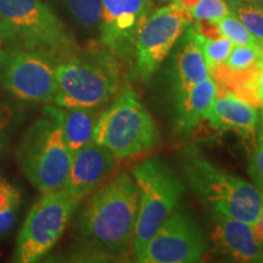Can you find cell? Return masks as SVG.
<instances>
[{"label": "cell", "mask_w": 263, "mask_h": 263, "mask_svg": "<svg viewBox=\"0 0 263 263\" xmlns=\"http://www.w3.org/2000/svg\"><path fill=\"white\" fill-rule=\"evenodd\" d=\"M218 94L217 85L211 77L199 82L188 93L176 100V128L178 136L189 137L195 127L205 118V115Z\"/></svg>", "instance_id": "e0dca14e"}, {"label": "cell", "mask_w": 263, "mask_h": 263, "mask_svg": "<svg viewBox=\"0 0 263 263\" xmlns=\"http://www.w3.org/2000/svg\"><path fill=\"white\" fill-rule=\"evenodd\" d=\"M132 174L139 192V211L132 241L137 257L164 219L176 210L185 185L166 162L157 157L137 164Z\"/></svg>", "instance_id": "52a82bcc"}, {"label": "cell", "mask_w": 263, "mask_h": 263, "mask_svg": "<svg viewBox=\"0 0 263 263\" xmlns=\"http://www.w3.org/2000/svg\"><path fill=\"white\" fill-rule=\"evenodd\" d=\"M80 202L66 189L43 193L20 230L14 262L33 263L44 257L64 234Z\"/></svg>", "instance_id": "ba28073f"}, {"label": "cell", "mask_w": 263, "mask_h": 263, "mask_svg": "<svg viewBox=\"0 0 263 263\" xmlns=\"http://www.w3.org/2000/svg\"><path fill=\"white\" fill-rule=\"evenodd\" d=\"M252 232L255 238L263 244V213L258 217V219L252 224Z\"/></svg>", "instance_id": "83f0119b"}, {"label": "cell", "mask_w": 263, "mask_h": 263, "mask_svg": "<svg viewBox=\"0 0 263 263\" xmlns=\"http://www.w3.org/2000/svg\"><path fill=\"white\" fill-rule=\"evenodd\" d=\"M0 33L15 48L42 52L55 62L73 54L72 37L42 0H0Z\"/></svg>", "instance_id": "3957f363"}, {"label": "cell", "mask_w": 263, "mask_h": 263, "mask_svg": "<svg viewBox=\"0 0 263 263\" xmlns=\"http://www.w3.org/2000/svg\"><path fill=\"white\" fill-rule=\"evenodd\" d=\"M174 2L177 3V4H179L180 6H183V8H185L186 10H192L194 6H195L197 3L200 2V0H174Z\"/></svg>", "instance_id": "f546056e"}, {"label": "cell", "mask_w": 263, "mask_h": 263, "mask_svg": "<svg viewBox=\"0 0 263 263\" xmlns=\"http://www.w3.org/2000/svg\"><path fill=\"white\" fill-rule=\"evenodd\" d=\"M207 77H210L209 68L192 26L184 32V38L174 54L171 68V82L176 100Z\"/></svg>", "instance_id": "2e32d148"}, {"label": "cell", "mask_w": 263, "mask_h": 263, "mask_svg": "<svg viewBox=\"0 0 263 263\" xmlns=\"http://www.w3.org/2000/svg\"><path fill=\"white\" fill-rule=\"evenodd\" d=\"M221 130H233L244 140L254 141L259 126L257 107L246 103L232 93H218L205 118Z\"/></svg>", "instance_id": "5bb4252c"}, {"label": "cell", "mask_w": 263, "mask_h": 263, "mask_svg": "<svg viewBox=\"0 0 263 263\" xmlns=\"http://www.w3.org/2000/svg\"><path fill=\"white\" fill-rule=\"evenodd\" d=\"M182 168L193 193L213 213L252 226L263 213V193L255 184L212 163L195 145L182 153Z\"/></svg>", "instance_id": "7a4b0ae2"}, {"label": "cell", "mask_w": 263, "mask_h": 263, "mask_svg": "<svg viewBox=\"0 0 263 263\" xmlns=\"http://www.w3.org/2000/svg\"><path fill=\"white\" fill-rule=\"evenodd\" d=\"M261 133L263 134V105H262V112H261V128H259Z\"/></svg>", "instance_id": "d6a6232c"}, {"label": "cell", "mask_w": 263, "mask_h": 263, "mask_svg": "<svg viewBox=\"0 0 263 263\" xmlns=\"http://www.w3.org/2000/svg\"><path fill=\"white\" fill-rule=\"evenodd\" d=\"M44 114L55 118L60 124L65 143L71 154L93 140L99 118L95 108H71L49 105L44 108Z\"/></svg>", "instance_id": "ac0fdd59"}, {"label": "cell", "mask_w": 263, "mask_h": 263, "mask_svg": "<svg viewBox=\"0 0 263 263\" xmlns=\"http://www.w3.org/2000/svg\"><path fill=\"white\" fill-rule=\"evenodd\" d=\"M248 31L263 42V8L255 3H242L230 9Z\"/></svg>", "instance_id": "603a6c76"}, {"label": "cell", "mask_w": 263, "mask_h": 263, "mask_svg": "<svg viewBox=\"0 0 263 263\" xmlns=\"http://www.w3.org/2000/svg\"><path fill=\"white\" fill-rule=\"evenodd\" d=\"M261 50H262V57H263V42H262V45H261Z\"/></svg>", "instance_id": "e575fe53"}, {"label": "cell", "mask_w": 263, "mask_h": 263, "mask_svg": "<svg viewBox=\"0 0 263 263\" xmlns=\"http://www.w3.org/2000/svg\"><path fill=\"white\" fill-rule=\"evenodd\" d=\"M139 192L127 172L99 188L82 209L77 232L88 244L108 254H121L133 241Z\"/></svg>", "instance_id": "6da1fadb"}, {"label": "cell", "mask_w": 263, "mask_h": 263, "mask_svg": "<svg viewBox=\"0 0 263 263\" xmlns=\"http://www.w3.org/2000/svg\"><path fill=\"white\" fill-rule=\"evenodd\" d=\"M206 249V240L192 217L172 212L136 258L143 263H194L201 261Z\"/></svg>", "instance_id": "8fae6325"}, {"label": "cell", "mask_w": 263, "mask_h": 263, "mask_svg": "<svg viewBox=\"0 0 263 263\" xmlns=\"http://www.w3.org/2000/svg\"><path fill=\"white\" fill-rule=\"evenodd\" d=\"M226 3H228L230 9L234 8V6H238L240 4H242V3H248V2H251V0H224Z\"/></svg>", "instance_id": "4dcf8cb0"}, {"label": "cell", "mask_w": 263, "mask_h": 263, "mask_svg": "<svg viewBox=\"0 0 263 263\" xmlns=\"http://www.w3.org/2000/svg\"><path fill=\"white\" fill-rule=\"evenodd\" d=\"M249 174L252 182L263 193V134L259 130L255 150L249 161Z\"/></svg>", "instance_id": "484cf974"}, {"label": "cell", "mask_w": 263, "mask_h": 263, "mask_svg": "<svg viewBox=\"0 0 263 263\" xmlns=\"http://www.w3.org/2000/svg\"><path fill=\"white\" fill-rule=\"evenodd\" d=\"M3 146H4V139H3L2 133H0V154H2L3 151Z\"/></svg>", "instance_id": "1f68e13d"}, {"label": "cell", "mask_w": 263, "mask_h": 263, "mask_svg": "<svg viewBox=\"0 0 263 263\" xmlns=\"http://www.w3.org/2000/svg\"><path fill=\"white\" fill-rule=\"evenodd\" d=\"M21 194L14 184L0 178V236L5 235L15 226Z\"/></svg>", "instance_id": "d6986e66"}, {"label": "cell", "mask_w": 263, "mask_h": 263, "mask_svg": "<svg viewBox=\"0 0 263 263\" xmlns=\"http://www.w3.org/2000/svg\"><path fill=\"white\" fill-rule=\"evenodd\" d=\"M93 140L112 151L117 159H128L155 147L160 132L136 91L126 87L99 116Z\"/></svg>", "instance_id": "5b68a950"}, {"label": "cell", "mask_w": 263, "mask_h": 263, "mask_svg": "<svg viewBox=\"0 0 263 263\" xmlns=\"http://www.w3.org/2000/svg\"><path fill=\"white\" fill-rule=\"evenodd\" d=\"M189 10L177 3L160 8L141 25L134 43L133 74L149 80L157 71L177 41L192 26Z\"/></svg>", "instance_id": "9c48e42d"}, {"label": "cell", "mask_w": 263, "mask_h": 263, "mask_svg": "<svg viewBox=\"0 0 263 263\" xmlns=\"http://www.w3.org/2000/svg\"><path fill=\"white\" fill-rule=\"evenodd\" d=\"M101 41L112 54H133L138 32L147 18L150 0H101Z\"/></svg>", "instance_id": "7c38bea8"}, {"label": "cell", "mask_w": 263, "mask_h": 263, "mask_svg": "<svg viewBox=\"0 0 263 263\" xmlns=\"http://www.w3.org/2000/svg\"><path fill=\"white\" fill-rule=\"evenodd\" d=\"M251 3H255V4H257L263 8V0H251Z\"/></svg>", "instance_id": "836d02e7"}, {"label": "cell", "mask_w": 263, "mask_h": 263, "mask_svg": "<svg viewBox=\"0 0 263 263\" xmlns=\"http://www.w3.org/2000/svg\"><path fill=\"white\" fill-rule=\"evenodd\" d=\"M55 105L98 108L106 105L120 88V70L111 55L89 58L71 54L57 61Z\"/></svg>", "instance_id": "277c9868"}, {"label": "cell", "mask_w": 263, "mask_h": 263, "mask_svg": "<svg viewBox=\"0 0 263 263\" xmlns=\"http://www.w3.org/2000/svg\"><path fill=\"white\" fill-rule=\"evenodd\" d=\"M45 116L28 128L17 149L20 170L42 194L65 188L72 161L60 124Z\"/></svg>", "instance_id": "8992f818"}, {"label": "cell", "mask_w": 263, "mask_h": 263, "mask_svg": "<svg viewBox=\"0 0 263 263\" xmlns=\"http://www.w3.org/2000/svg\"><path fill=\"white\" fill-rule=\"evenodd\" d=\"M261 58V47L236 45L230 50L228 58L224 61V65L233 71H241L257 64Z\"/></svg>", "instance_id": "cb8c5ba5"}, {"label": "cell", "mask_w": 263, "mask_h": 263, "mask_svg": "<svg viewBox=\"0 0 263 263\" xmlns=\"http://www.w3.org/2000/svg\"><path fill=\"white\" fill-rule=\"evenodd\" d=\"M212 239L217 249L239 262L263 263V244L255 238L252 226L213 213Z\"/></svg>", "instance_id": "9a60e30c"}, {"label": "cell", "mask_w": 263, "mask_h": 263, "mask_svg": "<svg viewBox=\"0 0 263 263\" xmlns=\"http://www.w3.org/2000/svg\"><path fill=\"white\" fill-rule=\"evenodd\" d=\"M55 66L48 55L15 48L0 58V84L22 101L51 103L57 94Z\"/></svg>", "instance_id": "30bf717a"}, {"label": "cell", "mask_w": 263, "mask_h": 263, "mask_svg": "<svg viewBox=\"0 0 263 263\" xmlns=\"http://www.w3.org/2000/svg\"><path fill=\"white\" fill-rule=\"evenodd\" d=\"M258 65H259V68H261V71H259V77H258V97L261 99L263 104V57L259 59Z\"/></svg>", "instance_id": "f1b7e54d"}, {"label": "cell", "mask_w": 263, "mask_h": 263, "mask_svg": "<svg viewBox=\"0 0 263 263\" xmlns=\"http://www.w3.org/2000/svg\"><path fill=\"white\" fill-rule=\"evenodd\" d=\"M73 17L85 28H95L100 25L103 14L101 0H62Z\"/></svg>", "instance_id": "ffe728a7"}, {"label": "cell", "mask_w": 263, "mask_h": 263, "mask_svg": "<svg viewBox=\"0 0 263 263\" xmlns=\"http://www.w3.org/2000/svg\"><path fill=\"white\" fill-rule=\"evenodd\" d=\"M230 12V9L224 0H200L190 14L195 20H209V21L218 24L221 18Z\"/></svg>", "instance_id": "d4e9b609"}, {"label": "cell", "mask_w": 263, "mask_h": 263, "mask_svg": "<svg viewBox=\"0 0 263 263\" xmlns=\"http://www.w3.org/2000/svg\"><path fill=\"white\" fill-rule=\"evenodd\" d=\"M218 26L223 37L228 38L234 45H252V47L262 45V42L252 35L232 11L219 20Z\"/></svg>", "instance_id": "7402d4cb"}, {"label": "cell", "mask_w": 263, "mask_h": 263, "mask_svg": "<svg viewBox=\"0 0 263 263\" xmlns=\"http://www.w3.org/2000/svg\"><path fill=\"white\" fill-rule=\"evenodd\" d=\"M193 27L199 34H201L203 38L219 39L223 37L218 24L209 21V20H196L195 25H194Z\"/></svg>", "instance_id": "4316f807"}, {"label": "cell", "mask_w": 263, "mask_h": 263, "mask_svg": "<svg viewBox=\"0 0 263 263\" xmlns=\"http://www.w3.org/2000/svg\"><path fill=\"white\" fill-rule=\"evenodd\" d=\"M117 160L106 146L94 140L89 141L72 154L70 172L64 189L82 201L112 173Z\"/></svg>", "instance_id": "4fadbf2b"}, {"label": "cell", "mask_w": 263, "mask_h": 263, "mask_svg": "<svg viewBox=\"0 0 263 263\" xmlns=\"http://www.w3.org/2000/svg\"><path fill=\"white\" fill-rule=\"evenodd\" d=\"M195 35L196 41L199 43L200 48H201L203 59H205L209 71L217 67L218 65L223 64L227 60V58H228L230 50L234 47V44L226 37H222L219 39H207L203 38L196 31Z\"/></svg>", "instance_id": "44dd1931"}]
</instances>
